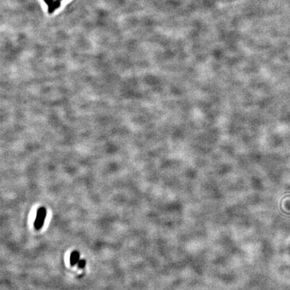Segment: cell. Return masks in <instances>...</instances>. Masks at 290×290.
I'll list each match as a JSON object with an SVG mask.
<instances>
[{
  "label": "cell",
  "instance_id": "1",
  "mask_svg": "<svg viewBox=\"0 0 290 290\" xmlns=\"http://www.w3.org/2000/svg\"><path fill=\"white\" fill-rule=\"evenodd\" d=\"M46 216V210L44 207L40 208L37 213H36V217L34 222V228L36 230H40L42 228L44 225L45 218Z\"/></svg>",
  "mask_w": 290,
  "mask_h": 290
},
{
  "label": "cell",
  "instance_id": "2",
  "mask_svg": "<svg viewBox=\"0 0 290 290\" xmlns=\"http://www.w3.org/2000/svg\"><path fill=\"white\" fill-rule=\"evenodd\" d=\"M79 257H80V255H79V253L77 251H75L71 253V257H70V264L71 266H74L76 264H78L79 260Z\"/></svg>",
  "mask_w": 290,
  "mask_h": 290
},
{
  "label": "cell",
  "instance_id": "3",
  "mask_svg": "<svg viewBox=\"0 0 290 290\" xmlns=\"http://www.w3.org/2000/svg\"><path fill=\"white\" fill-rule=\"evenodd\" d=\"M85 265H86L85 260L81 259V260L79 261V263H78V267L79 268V269H83V268L85 267Z\"/></svg>",
  "mask_w": 290,
  "mask_h": 290
}]
</instances>
